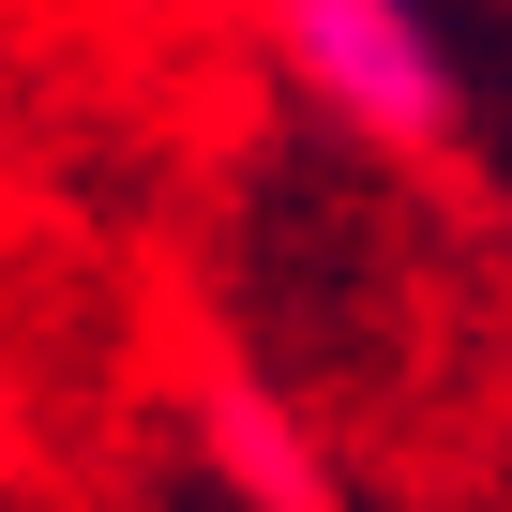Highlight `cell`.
Here are the masks:
<instances>
[{
	"instance_id": "obj_1",
	"label": "cell",
	"mask_w": 512,
	"mask_h": 512,
	"mask_svg": "<svg viewBox=\"0 0 512 512\" xmlns=\"http://www.w3.org/2000/svg\"><path fill=\"white\" fill-rule=\"evenodd\" d=\"M272 16V61L377 151H422L452 136V61H437V16L422 0H256Z\"/></svg>"
}]
</instances>
